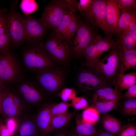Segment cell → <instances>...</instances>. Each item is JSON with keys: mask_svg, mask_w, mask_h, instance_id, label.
Segmentation results:
<instances>
[{"mask_svg": "<svg viewBox=\"0 0 136 136\" xmlns=\"http://www.w3.org/2000/svg\"><path fill=\"white\" fill-rule=\"evenodd\" d=\"M0 136H14L13 134L9 130L6 125H1L0 128Z\"/></svg>", "mask_w": 136, "mask_h": 136, "instance_id": "41", "label": "cell"}, {"mask_svg": "<svg viewBox=\"0 0 136 136\" xmlns=\"http://www.w3.org/2000/svg\"><path fill=\"white\" fill-rule=\"evenodd\" d=\"M126 100L124 104L123 111L125 115H136V99H126Z\"/></svg>", "mask_w": 136, "mask_h": 136, "instance_id": "33", "label": "cell"}, {"mask_svg": "<svg viewBox=\"0 0 136 136\" xmlns=\"http://www.w3.org/2000/svg\"><path fill=\"white\" fill-rule=\"evenodd\" d=\"M24 29L25 41L30 42L40 39L46 29L39 19L28 15L25 17Z\"/></svg>", "mask_w": 136, "mask_h": 136, "instance_id": "12", "label": "cell"}, {"mask_svg": "<svg viewBox=\"0 0 136 136\" xmlns=\"http://www.w3.org/2000/svg\"><path fill=\"white\" fill-rule=\"evenodd\" d=\"M24 64L28 69L37 74L53 67V60L43 45H35L28 48L23 56Z\"/></svg>", "mask_w": 136, "mask_h": 136, "instance_id": "3", "label": "cell"}, {"mask_svg": "<svg viewBox=\"0 0 136 136\" xmlns=\"http://www.w3.org/2000/svg\"><path fill=\"white\" fill-rule=\"evenodd\" d=\"M74 36L73 50L75 55L78 56H80L83 55L85 49L93 41V35L87 26L81 24H78Z\"/></svg>", "mask_w": 136, "mask_h": 136, "instance_id": "11", "label": "cell"}, {"mask_svg": "<svg viewBox=\"0 0 136 136\" xmlns=\"http://www.w3.org/2000/svg\"><path fill=\"white\" fill-rule=\"evenodd\" d=\"M4 86L2 83L0 79V87H4Z\"/></svg>", "mask_w": 136, "mask_h": 136, "instance_id": "46", "label": "cell"}, {"mask_svg": "<svg viewBox=\"0 0 136 136\" xmlns=\"http://www.w3.org/2000/svg\"><path fill=\"white\" fill-rule=\"evenodd\" d=\"M93 1L91 0H80L78 3H76V8L86 11L90 7Z\"/></svg>", "mask_w": 136, "mask_h": 136, "instance_id": "39", "label": "cell"}, {"mask_svg": "<svg viewBox=\"0 0 136 136\" xmlns=\"http://www.w3.org/2000/svg\"><path fill=\"white\" fill-rule=\"evenodd\" d=\"M105 1L106 18L110 32L117 33L118 23L120 16V8L117 0Z\"/></svg>", "mask_w": 136, "mask_h": 136, "instance_id": "15", "label": "cell"}, {"mask_svg": "<svg viewBox=\"0 0 136 136\" xmlns=\"http://www.w3.org/2000/svg\"><path fill=\"white\" fill-rule=\"evenodd\" d=\"M6 15L0 5V54L9 49L10 42L6 24Z\"/></svg>", "mask_w": 136, "mask_h": 136, "instance_id": "20", "label": "cell"}, {"mask_svg": "<svg viewBox=\"0 0 136 136\" xmlns=\"http://www.w3.org/2000/svg\"><path fill=\"white\" fill-rule=\"evenodd\" d=\"M78 72L76 76V83L79 89L82 92L94 91L100 86L108 83L85 68L83 65Z\"/></svg>", "mask_w": 136, "mask_h": 136, "instance_id": "8", "label": "cell"}, {"mask_svg": "<svg viewBox=\"0 0 136 136\" xmlns=\"http://www.w3.org/2000/svg\"><path fill=\"white\" fill-rule=\"evenodd\" d=\"M75 1H54L44 8L39 19L46 29H54L66 14L75 11Z\"/></svg>", "mask_w": 136, "mask_h": 136, "instance_id": "2", "label": "cell"}, {"mask_svg": "<svg viewBox=\"0 0 136 136\" xmlns=\"http://www.w3.org/2000/svg\"><path fill=\"white\" fill-rule=\"evenodd\" d=\"M121 99L117 98L106 101H99L92 103L91 107L99 113L104 114L115 109Z\"/></svg>", "mask_w": 136, "mask_h": 136, "instance_id": "26", "label": "cell"}, {"mask_svg": "<svg viewBox=\"0 0 136 136\" xmlns=\"http://www.w3.org/2000/svg\"><path fill=\"white\" fill-rule=\"evenodd\" d=\"M122 49L120 44L117 43L105 57L86 69L104 81L114 86L119 75L118 65Z\"/></svg>", "mask_w": 136, "mask_h": 136, "instance_id": "1", "label": "cell"}, {"mask_svg": "<svg viewBox=\"0 0 136 136\" xmlns=\"http://www.w3.org/2000/svg\"><path fill=\"white\" fill-rule=\"evenodd\" d=\"M17 3L15 2L12 5L9 12L6 15V19L10 42L17 45L21 44L25 40V17L17 11Z\"/></svg>", "mask_w": 136, "mask_h": 136, "instance_id": "5", "label": "cell"}, {"mask_svg": "<svg viewBox=\"0 0 136 136\" xmlns=\"http://www.w3.org/2000/svg\"><path fill=\"white\" fill-rule=\"evenodd\" d=\"M33 136H38V135H33Z\"/></svg>", "mask_w": 136, "mask_h": 136, "instance_id": "48", "label": "cell"}, {"mask_svg": "<svg viewBox=\"0 0 136 136\" xmlns=\"http://www.w3.org/2000/svg\"><path fill=\"white\" fill-rule=\"evenodd\" d=\"M16 117H11L7 118L6 125L9 130L13 134L17 130L18 124Z\"/></svg>", "mask_w": 136, "mask_h": 136, "instance_id": "38", "label": "cell"}, {"mask_svg": "<svg viewBox=\"0 0 136 136\" xmlns=\"http://www.w3.org/2000/svg\"><path fill=\"white\" fill-rule=\"evenodd\" d=\"M118 136H136V126L129 123L122 126Z\"/></svg>", "mask_w": 136, "mask_h": 136, "instance_id": "35", "label": "cell"}, {"mask_svg": "<svg viewBox=\"0 0 136 136\" xmlns=\"http://www.w3.org/2000/svg\"><path fill=\"white\" fill-rule=\"evenodd\" d=\"M20 7L23 13L26 15L35 12L38 9L37 4L35 0H22Z\"/></svg>", "mask_w": 136, "mask_h": 136, "instance_id": "32", "label": "cell"}, {"mask_svg": "<svg viewBox=\"0 0 136 136\" xmlns=\"http://www.w3.org/2000/svg\"><path fill=\"white\" fill-rule=\"evenodd\" d=\"M71 107V103L63 101L55 105H51L50 112L52 118L67 112L69 109Z\"/></svg>", "mask_w": 136, "mask_h": 136, "instance_id": "31", "label": "cell"}, {"mask_svg": "<svg viewBox=\"0 0 136 136\" xmlns=\"http://www.w3.org/2000/svg\"><path fill=\"white\" fill-rule=\"evenodd\" d=\"M136 69V48L126 49L122 48L118 65L119 74H124L129 70Z\"/></svg>", "mask_w": 136, "mask_h": 136, "instance_id": "16", "label": "cell"}, {"mask_svg": "<svg viewBox=\"0 0 136 136\" xmlns=\"http://www.w3.org/2000/svg\"><path fill=\"white\" fill-rule=\"evenodd\" d=\"M106 1L93 0L89 8L85 11L88 18L105 33L110 32L105 15Z\"/></svg>", "mask_w": 136, "mask_h": 136, "instance_id": "9", "label": "cell"}, {"mask_svg": "<svg viewBox=\"0 0 136 136\" xmlns=\"http://www.w3.org/2000/svg\"><path fill=\"white\" fill-rule=\"evenodd\" d=\"M75 131L79 136H93L97 131L93 124L87 122L79 117L76 118Z\"/></svg>", "mask_w": 136, "mask_h": 136, "instance_id": "24", "label": "cell"}, {"mask_svg": "<svg viewBox=\"0 0 136 136\" xmlns=\"http://www.w3.org/2000/svg\"><path fill=\"white\" fill-rule=\"evenodd\" d=\"M93 136H115L104 130H99Z\"/></svg>", "mask_w": 136, "mask_h": 136, "instance_id": "43", "label": "cell"}, {"mask_svg": "<svg viewBox=\"0 0 136 136\" xmlns=\"http://www.w3.org/2000/svg\"><path fill=\"white\" fill-rule=\"evenodd\" d=\"M2 122L0 121V128L1 126V125H2Z\"/></svg>", "mask_w": 136, "mask_h": 136, "instance_id": "47", "label": "cell"}, {"mask_svg": "<svg viewBox=\"0 0 136 136\" xmlns=\"http://www.w3.org/2000/svg\"><path fill=\"white\" fill-rule=\"evenodd\" d=\"M119 44L123 48L130 49L136 48V29L122 34Z\"/></svg>", "mask_w": 136, "mask_h": 136, "instance_id": "27", "label": "cell"}, {"mask_svg": "<svg viewBox=\"0 0 136 136\" xmlns=\"http://www.w3.org/2000/svg\"><path fill=\"white\" fill-rule=\"evenodd\" d=\"M94 91V93L91 95L92 103L123 98V94L121 91L113 88L109 83L100 86Z\"/></svg>", "mask_w": 136, "mask_h": 136, "instance_id": "14", "label": "cell"}, {"mask_svg": "<svg viewBox=\"0 0 136 136\" xmlns=\"http://www.w3.org/2000/svg\"><path fill=\"white\" fill-rule=\"evenodd\" d=\"M21 80L19 90L25 101L29 103H34L41 100V94L32 82L27 80L21 81Z\"/></svg>", "mask_w": 136, "mask_h": 136, "instance_id": "17", "label": "cell"}, {"mask_svg": "<svg viewBox=\"0 0 136 136\" xmlns=\"http://www.w3.org/2000/svg\"><path fill=\"white\" fill-rule=\"evenodd\" d=\"M136 84V72H132L120 74L117 80L115 88L121 91L128 89Z\"/></svg>", "mask_w": 136, "mask_h": 136, "instance_id": "23", "label": "cell"}, {"mask_svg": "<svg viewBox=\"0 0 136 136\" xmlns=\"http://www.w3.org/2000/svg\"><path fill=\"white\" fill-rule=\"evenodd\" d=\"M7 91L5 87L0 88V115L1 114L3 101Z\"/></svg>", "mask_w": 136, "mask_h": 136, "instance_id": "42", "label": "cell"}, {"mask_svg": "<svg viewBox=\"0 0 136 136\" xmlns=\"http://www.w3.org/2000/svg\"><path fill=\"white\" fill-rule=\"evenodd\" d=\"M22 73L19 62L9 49L0 54V79L5 87L21 80Z\"/></svg>", "mask_w": 136, "mask_h": 136, "instance_id": "4", "label": "cell"}, {"mask_svg": "<svg viewBox=\"0 0 136 136\" xmlns=\"http://www.w3.org/2000/svg\"><path fill=\"white\" fill-rule=\"evenodd\" d=\"M51 105L44 107L37 116L36 124L41 133L47 135L51 132L50 126L52 117L50 112Z\"/></svg>", "mask_w": 136, "mask_h": 136, "instance_id": "18", "label": "cell"}, {"mask_svg": "<svg viewBox=\"0 0 136 136\" xmlns=\"http://www.w3.org/2000/svg\"><path fill=\"white\" fill-rule=\"evenodd\" d=\"M59 96L63 101L66 102L72 100L76 96L75 90L73 88H65L62 90Z\"/></svg>", "mask_w": 136, "mask_h": 136, "instance_id": "34", "label": "cell"}, {"mask_svg": "<svg viewBox=\"0 0 136 136\" xmlns=\"http://www.w3.org/2000/svg\"><path fill=\"white\" fill-rule=\"evenodd\" d=\"M72 107L76 110L85 109L88 106L87 101L83 97H76L72 100Z\"/></svg>", "mask_w": 136, "mask_h": 136, "instance_id": "37", "label": "cell"}, {"mask_svg": "<svg viewBox=\"0 0 136 136\" xmlns=\"http://www.w3.org/2000/svg\"><path fill=\"white\" fill-rule=\"evenodd\" d=\"M36 124L31 120L23 122L18 127L17 136H33L37 135Z\"/></svg>", "mask_w": 136, "mask_h": 136, "instance_id": "28", "label": "cell"}, {"mask_svg": "<svg viewBox=\"0 0 136 136\" xmlns=\"http://www.w3.org/2000/svg\"><path fill=\"white\" fill-rule=\"evenodd\" d=\"M74 12H70L63 16L58 24L53 29V37L58 40L63 41V37L69 23L74 14Z\"/></svg>", "mask_w": 136, "mask_h": 136, "instance_id": "25", "label": "cell"}, {"mask_svg": "<svg viewBox=\"0 0 136 136\" xmlns=\"http://www.w3.org/2000/svg\"><path fill=\"white\" fill-rule=\"evenodd\" d=\"M103 114L101 124L104 130L115 136H118L122 126L119 120L107 113Z\"/></svg>", "mask_w": 136, "mask_h": 136, "instance_id": "19", "label": "cell"}, {"mask_svg": "<svg viewBox=\"0 0 136 136\" xmlns=\"http://www.w3.org/2000/svg\"><path fill=\"white\" fill-rule=\"evenodd\" d=\"M22 106L19 99L8 90L3 101L1 114L7 118L18 116L21 112Z\"/></svg>", "mask_w": 136, "mask_h": 136, "instance_id": "13", "label": "cell"}, {"mask_svg": "<svg viewBox=\"0 0 136 136\" xmlns=\"http://www.w3.org/2000/svg\"><path fill=\"white\" fill-rule=\"evenodd\" d=\"M68 133L66 131L62 130L57 133L53 136H68Z\"/></svg>", "mask_w": 136, "mask_h": 136, "instance_id": "44", "label": "cell"}, {"mask_svg": "<svg viewBox=\"0 0 136 136\" xmlns=\"http://www.w3.org/2000/svg\"><path fill=\"white\" fill-rule=\"evenodd\" d=\"M136 25L135 12L133 11H123L118 20L117 33L121 35L128 28Z\"/></svg>", "mask_w": 136, "mask_h": 136, "instance_id": "21", "label": "cell"}, {"mask_svg": "<svg viewBox=\"0 0 136 136\" xmlns=\"http://www.w3.org/2000/svg\"><path fill=\"white\" fill-rule=\"evenodd\" d=\"M68 136H79L76 132L75 130L68 133Z\"/></svg>", "mask_w": 136, "mask_h": 136, "instance_id": "45", "label": "cell"}, {"mask_svg": "<svg viewBox=\"0 0 136 136\" xmlns=\"http://www.w3.org/2000/svg\"><path fill=\"white\" fill-rule=\"evenodd\" d=\"M53 67L38 73V82L45 90L51 93L58 90L64 81V75L61 70Z\"/></svg>", "mask_w": 136, "mask_h": 136, "instance_id": "7", "label": "cell"}, {"mask_svg": "<svg viewBox=\"0 0 136 136\" xmlns=\"http://www.w3.org/2000/svg\"><path fill=\"white\" fill-rule=\"evenodd\" d=\"M136 97V84L129 87L123 95V98L132 99Z\"/></svg>", "mask_w": 136, "mask_h": 136, "instance_id": "40", "label": "cell"}, {"mask_svg": "<svg viewBox=\"0 0 136 136\" xmlns=\"http://www.w3.org/2000/svg\"><path fill=\"white\" fill-rule=\"evenodd\" d=\"M99 113L91 107L87 108L83 112L82 118L85 121L94 124L98 121Z\"/></svg>", "mask_w": 136, "mask_h": 136, "instance_id": "29", "label": "cell"}, {"mask_svg": "<svg viewBox=\"0 0 136 136\" xmlns=\"http://www.w3.org/2000/svg\"><path fill=\"white\" fill-rule=\"evenodd\" d=\"M120 8L122 11H133L136 7V0H117Z\"/></svg>", "mask_w": 136, "mask_h": 136, "instance_id": "36", "label": "cell"}, {"mask_svg": "<svg viewBox=\"0 0 136 136\" xmlns=\"http://www.w3.org/2000/svg\"><path fill=\"white\" fill-rule=\"evenodd\" d=\"M75 113V112H67L52 117L50 126L51 132L64 128L73 118Z\"/></svg>", "mask_w": 136, "mask_h": 136, "instance_id": "22", "label": "cell"}, {"mask_svg": "<svg viewBox=\"0 0 136 136\" xmlns=\"http://www.w3.org/2000/svg\"><path fill=\"white\" fill-rule=\"evenodd\" d=\"M78 24L74 14L70 21L63 38V41H68L74 37L77 29Z\"/></svg>", "mask_w": 136, "mask_h": 136, "instance_id": "30", "label": "cell"}, {"mask_svg": "<svg viewBox=\"0 0 136 136\" xmlns=\"http://www.w3.org/2000/svg\"><path fill=\"white\" fill-rule=\"evenodd\" d=\"M108 38L94 40L83 51L85 60L82 65L86 68L91 67L101 58L105 52L110 50L117 44Z\"/></svg>", "mask_w": 136, "mask_h": 136, "instance_id": "6", "label": "cell"}, {"mask_svg": "<svg viewBox=\"0 0 136 136\" xmlns=\"http://www.w3.org/2000/svg\"><path fill=\"white\" fill-rule=\"evenodd\" d=\"M43 46L53 60L62 64H65L66 62L68 59L69 49L66 42L52 37Z\"/></svg>", "mask_w": 136, "mask_h": 136, "instance_id": "10", "label": "cell"}]
</instances>
